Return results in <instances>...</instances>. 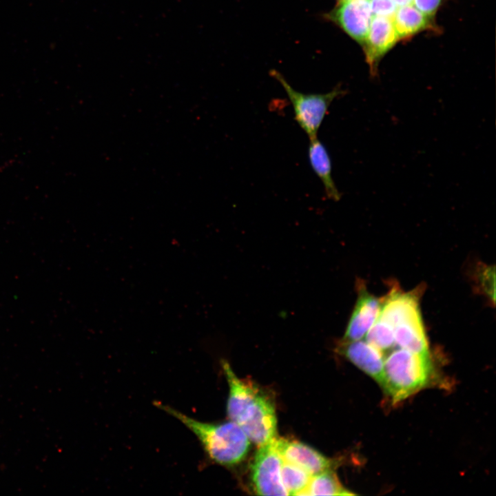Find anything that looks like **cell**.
I'll use <instances>...</instances> for the list:
<instances>
[{
  "mask_svg": "<svg viewBox=\"0 0 496 496\" xmlns=\"http://www.w3.org/2000/svg\"><path fill=\"white\" fill-rule=\"evenodd\" d=\"M398 40L392 18L373 16L362 44L371 75L375 76L380 59Z\"/></svg>",
  "mask_w": 496,
  "mask_h": 496,
  "instance_id": "7",
  "label": "cell"
},
{
  "mask_svg": "<svg viewBox=\"0 0 496 496\" xmlns=\"http://www.w3.org/2000/svg\"><path fill=\"white\" fill-rule=\"evenodd\" d=\"M397 7L403 6L413 3V0H392Z\"/></svg>",
  "mask_w": 496,
  "mask_h": 496,
  "instance_id": "20",
  "label": "cell"
},
{
  "mask_svg": "<svg viewBox=\"0 0 496 496\" xmlns=\"http://www.w3.org/2000/svg\"><path fill=\"white\" fill-rule=\"evenodd\" d=\"M311 476L300 466L282 460V481L289 495H302Z\"/></svg>",
  "mask_w": 496,
  "mask_h": 496,
  "instance_id": "16",
  "label": "cell"
},
{
  "mask_svg": "<svg viewBox=\"0 0 496 496\" xmlns=\"http://www.w3.org/2000/svg\"><path fill=\"white\" fill-rule=\"evenodd\" d=\"M336 1H337V3H340L346 2V1H352V0H336Z\"/></svg>",
  "mask_w": 496,
  "mask_h": 496,
  "instance_id": "21",
  "label": "cell"
},
{
  "mask_svg": "<svg viewBox=\"0 0 496 496\" xmlns=\"http://www.w3.org/2000/svg\"><path fill=\"white\" fill-rule=\"evenodd\" d=\"M358 298L345 331L343 340H361L376 321L382 299L369 293L361 280L357 281Z\"/></svg>",
  "mask_w": 496,
  "mask_h": 496,
  "instance_id": "8",
  "label": "cell"
},
{
  "mask_svg": "<svg viewBox=\"0 0 496 496\" xmlns=\"http://www.w3.org/2000/svg\"><path fill=\"white\" fill-rule=\"evenodd\" d=\"M270 74L283 87L291 101L294 118L309 139L317 137L318 130L333 101L346 92L340 86L324 94H304L293 89L276 70Z\"/></svg>",
  "mask_w": 496,
  "mask_h": 496,
  "instance_id": "4",
  "label": "cell"
},
{
  "mask_svg": "<svg viewBox=\"0 0 496 496\" xmlns=\"http://www.w3.org/2000/svg\"><path fill=\"white\" fill-rule=\"evenodd\" d=\"M422 291L403 292L393 287L383 298L378 318L394 327L398 323L420 314L419 300Z\"/></svg>",
  "mask_w": 496,
  "mask_h": 496,
  "instance_id": "11",
  "label": "cell"
},
{
  "mask_svg": "<svg viewBox=\"0 0 496 496\" xmlns=\"http://www.w3.org/2000/svg\"><path fill=\"white\" fill-rule=\"evenodd\" d=\"M154 404L180 421L198 438L207 457L214 462L231 466L246 457L250 440L234 422L208 423L196 420L160 402Z\"/></svg>",
  "mask_w": 496,
  "mask_h": 496,
  "instance_id": "2",
  "label": "cell"
},
{
  "mask_svg": "<svg viewBox=\"0 0 496 496\" xmlns=\"http://www.w3.org/2000/svg\"><path fill=\"white\" fill-rule=\"evenodd\" d=\"M443 0H413L415 7L429 17H433Z\"/></svg>",
  "mask_w": 496,
  "mask_h": 496,
  "instance_id": "19",
  "label": "cell"
},
{
  "mask_svg": "<svg viewBox=\"0 0 496 496\" xmlns=\"http://www.w3.org/2000/svg\"><path fill=\"white\" fill-rule=\"evenodd\" d=\"M275 438L259 446L251 464V479L258 495H289L282 481V459L276 448Z\"/></svg>",
  "mask_w": 496,
  "mask_h": 496,
  "instance_id": "5",
  "label": "cell"
},
{
  "mask_svg": "<svg viewBox=\"0 0 496 496\" xmlns=\"http://www.w3.org/2000/svg\"><path fill=\"white\" fill-rule=\"evenodd\" d=\"M370 6L373 15L391 18L397 8L392 0H370Z\"/></svg>",
  "mask_w": 496,
  "mask_h": 496,
  "instance_id": "18",
  "label": "cell"
},
{
  "mask_svg": "<svg viewBox=\"0 0 496 496\" xmlns=\"http://www.w3.org/2000/svg\"><path fill=\"white\" fill-rule=\"evenodd\" d=\"M435 371L428 353H418L399 348L384 362L381 387L397 404L430 386Z\"/></svg>",
  "mask_w": 496,
  "mask_h": 496,
  "instance_id": "3",
  "label": "cell"
},
{
  "mask_svg": "<svg viewBox=\"0 0 496 496\" xmlns=\"http://www.w3.org/2000/svg\"><path fill=\"white\" fill-rule=\"evenodd\" d=\"M275 445L283 461L300 466L311 475L331 469L335 464L314 448L298 441L276 437Z\"/></svg>",
  "mask_w": 496,
  "mask_h": 496,
  "instance_id": "9",
  "label": "cell"
},
{
  "mask_svg": "<svg viewBox=\"0 0 496 496\" xmlns=\"http://www.w3.org/2000/svg\"><path fill=\"white\" fill-rule=\"evenodd\" d=\"M353 493L342 486L336 474L331 470L311 476L302 495H352Z\"/></svg>",
  "mask_w": 496,
  "mask_h": 496,
  "instance_id": "15",
  "label": "cell"
},
{
  "mask_svg": "<svg viewBox=\"0 0 496 496\" xmlns=\"http://www.w3.org/2000/svg\"><path fill=\"white\" fill-rule=\"evenodd\" d=\"M339 352L344 355L359 369L381 385L383 378L384 358L383 352L360 340H342L338 346Z\"/></svg>",
  "mask_w": 496,
  "mask_h": 496,
  "instance_id": "10",
  "label": "cell"
},
{
  "mask_svg": "<svg viewBox=\"0 0 496 496\" xmlns=\"http://www.w3.org/2000/svg\"><path fill=\"white\" fill-rule=\"evenodd\" d=\"M309 141L308 155L310 165L320 179L327 196L337 201L341 198V194L332 177L331 161L327 149L317 137Z\"/></svg>",
  "mask_w": 496,
  "mask_h": 496,
  "instance_id": "12",
  "label": "cell"
},
{
  "mask_svg": "<svg viewBox=\"0 0 496 496\" xmlns=\"http://www.w3.org/2000/svg\"><path fill=\"white\" fill-rule=\"evenodd\" d=\"M395 345L414 353H428V343L421 315L406 319L394 327Z\"/></svg>",
  "mask_w": 496,
  "mask_h": 496,
  "instance_id": "13",
  "label": "cell"
},
{
  "mask_svg": "<svg viewBox=\"0 0 496 496\" xmlns=\"http://www.w3.org/2000/svg\"><path fill=\"white\" fill-rule=\"evenodd\" d=\"M364 337L367 342L382 352L395 345L393 327L378 318Z\"/></svg>",
  "mask_w": 496,
  "mask_h": 496,
  "instance_id": "17",
  "label": "cell"
},
{
  "mask_svg": "<svg viewBox=\"0 0 496 496\" xmlns=\"http://www.w3.org/2000/svg\"><path fill=\"white\" fill-rule=\"evenodd\" d=\"M373 14L370 0H352L337 3L324 17L340 27L351 39L362 44Z\"/></svg>",
  "mask_w": 496,
  "mask_h": 496,
  "instance_id": "6",
  "label": "cell"
},
{
  "mask_svg": "<svg viewBox=\"0 0 496 496\" xmlns=\"http://www.w3.org/2000/svg\"><path fill=\"white\" fill-rule=\"evenodd\" d=\"M229 392L227 413L250 441L260 446L276 437L277 420L271 397L256 384L236 376L229 362L221 360Z\"/></svg>",
  "mask_w": 496,
  "mask_h": 496,
  "instance_id": "1",
  "label": "cell"
},
{
  "mask_svg": "<svg viewBox=\"0 0 496 496\" xmlns=\"http://www.w3.org/2000/svg\"><path fill=\"white\" fill-rule=\"evenodd\" d=\"M392 20L399 39L435 28L431 17L424 14L412 3L397 7Z\"/></svg>",
  "mask_w": 496,
  "mask_h": 496,
  "instance_id": "14",
  "label": "cell"
}]
</instances>
